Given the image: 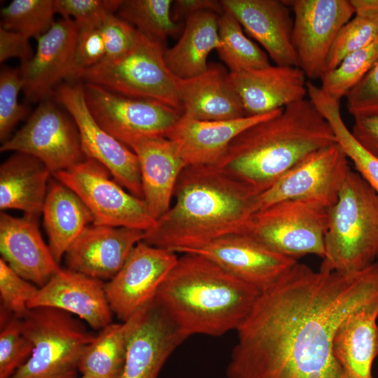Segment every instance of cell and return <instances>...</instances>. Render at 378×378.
Wrapping results in <instances>:
<instances>
[{
	"label": "cell",
	"instance_id": "6da1fadb",
	"mask_svg": "<svg viewBox=\"0 0 378 378\" xmlns=\"http://www.w3.org/2000/svg\"><path fill=\"white\" fill-rule=\"evenodd\" d=\"M378 300V261L358 272L296 262L237 329L228 378H346L332 351L351 312Z\"/></svg>",
	"mask_w": 378,
	"mask_h": 378
},
{
	"label": "cell",
	"instance_id": "7a4b0ae2",
	"mask_svg": "<svg viewBox=\"0 0 378 378\" xmlns=\"http://www.w3.org/2000/svg\"><path fill=\"white\" fill-rule=\"evenodd\" d=\"M259 193L217 166L181 172L169 209L144 232L143 241L176 253L242 232Z\"/></svg>",
	"mask_w": 378,
	"mask_h": 378
},
{
	"label": "cell",
	"instance_id": "3957f363",
	"mask_svg": "<svg viewBox=\"0 0 378 378\" xmlns=\"http://www.w3.org/2000/svg\"><path fill=\"white\" fill-rule=\"evenodd\" d=\"M182 254L154 300L187 338L237 330L261 292L205 257Z\"/></svg>",
	"mask_w": 378,
	"mask_h": 378
},
{
	"label": "cell",
	"instance_id": "277c9868",
	"mask_svg": "<svg viewBox=\"0 0 378 378\" xmlns=\"http://www.w3.org/2000/svg\"><path fill=\"white\" fill-rule=\"evenodd\" d=\"M335 143L328 122L304 99L241 132L217 167L260 194L305 157Z\"/></svg>",
	"mask_w": 378,
	"mask_h": 378
},
{
	"label": "cell",
	"instance_id": "5b68a950",
	"mask_svg": "<svg viewBox=\"0 0 378 378\" xmlns=\"http://www.w3.org/2000/svg\"><path fill=\"white\" fill-rule=\"evenodd\" d=\"M321 268L352 274L378 261V194L350 169L328 210Z\"/></svg>",
	"mask_w": 378,
	"mask_h": 378
},
{
	"label": "cell",
	"instance_id": "8992f818",
	"mask_svg": "<svg viewBox=\"0 0 378 378\" xmlns=\"http://www.w3.org/2000/svg\"><path fill=\"white\" fill-rule=\"evenodd\" d=\"M33 351L10 378H76L81 356L95 335L71 314L52 307L30 309L21 318Z\"/></svg>",
	"mask_w": 378,
	"mask_h": 378
},
{
	"label": "cell",
	"instance_id": "52a82bcc",
	"mask_svg": "<svg viewBox=\"0 0 378 378\" xmlns=\"http://www.w3.org/2000/svg\"><path fill=\"white\" fill-rule=\"evenodd\" d=\"M164 51L163 43L138 31L129 52L103 59L79 78L122 95L159 102L182 114L177 78L168 69Z\"/></svg>",
	"mask_w": 378,
	"mask_h": 378
},
{
	"label": "cell",
	"instance_id": "ba28073f",
	"mask_svg": "<svg viewBox=\"0 0 378 378\" xmlns=\"http://www.w3.org/2000/svg\"><path fill=\"white\" fill-rule=\"evenodd\" d=\"M328 210L311 200L280 201L254 213L241 233L296 260L307 255L323 258Z\"/></svg>",
	"mask_w": 378,
	"mask_h": 378
},
{
	"label": "cell",
	"instance_id": "9c48e42d",
	"mask_svg": "<svg viewBox=\"0 0 378 378\" xmlns=\"http://www.w3.org/2000/svg\"><path fill=\"white\" fill-rule=\"evenodd\" d=\"M52 176L80 198L93 216L92 224L146 231L155 223L144 200L128 192L94 160L85 158Z\"/></svg>",
	"mask_w": 378,
	"mask_h": 378
},
{
	"label": "cell",
	"instance_id": "30bf717a",
	"mask_svg": "<svg viewBox=\"0 0 378 378\" xmlns=\"http://www.w3.org/2000/svg\"><path fill=\"white\" fill-rule=\"evenodd\" d=\"M85 98L97 122L125 144L143 136H165L181 113L159 102L131 97L85 83Z\"/></svg>",
	"mask_w": 378,
	"mask_h": 378
},
{
	"label": "cell",
	"instance_id": "8fae6325",
	"mask_svg": "<svg viewBox=\"0 0 378 378\" xmlns=\"http://www.w3.org/2000/svg\"><path fill=\"white\" fill-rule=\"evenodd\" d=\"M0 150L31 155L41 160L52 176L85 159L73 118L48 99L39 104L20 130L1 144Z\"/></svg>",
	"mask_w": 378,
	"mask_h": 378
},
{
	"label": "cell",
	"instance_id": "7c38bea8",
	"mask_svg": "<svg viewBox=\"0 0 378 378\" xmlns=\"http://www.w3.org/2000/svg\"><path fill=\"white\" fill-rule=\"evenodd\" d=\"M350 169L349 159L337 143L314 151L258 195L256 211L288 200H314L330 209Z\"/></svg>",
	"mask_w": 378,
	"mask_h": 378
},
{
	"label": "cell",
	"instance_id": "4fadbf2b",
	"mask_svg": "<svg viewBox=\"0 0 378 378\" xmlns=\"http://www.w3.org/2000/svg\"><path fill=\"white\" fill-rule=\"evenodd\" d=\"M55 95L76 125L85 158L105 166L120 185L143 200L141 173L135 153L97 122L88 107L83 85L64 84L57 88Z\"/></svg>",
	"mask_w": 378,
	"mask_h": 378
},
{
	"label": "cell",
	"instance_id": "5bb4252c",
	"mask_svg": "<svg viewBox=\"0 0 378 378\" xmlns=\"http://www.w3.org/2000/svg\"><path fill=\"white\" fill-rule=\"evenodd\" d=\"M285 2L293 13L292 41L298 67L308 78L321 79L338 31L355 14L351 0Z\"/></svg>",
	"mask_w": 378,
	"mask_h": 378
},
{
	"label": "cell",
	"instance_id": "9a60e30c",
	"mask_svg": "<svg viewBox=\"0 0 378 378\" xmlns=\"http://www.w3.org/2000/svg\"><path fill=\"white\" fill-rule=\"evenodd\" d=\"M176 253L139 241L104 289L110 307L122 322L153 300L178 260Z\"/></svg>",
	"mask_w": 378,
	"mask_h": 378
},
{
	"label": "cell",
	"instance_id": "2e32d148",
	"mask_svg": "<svg viewBox=\"0 0 378 378\" xmlns=\"http://www.w3.org/2000/svg\"><path fill=\"white\" fill-rule=\"evenodd\" d=\"M188 253L208 258L261 293L275 285L298 262L243 233L220 237L185 253Z\"/></svg>",
	"mask_w": 378,
	"mask_h": 378
},
{
	"label": "cell",
	"instance_id": "e0dca14e",
	"mask_svg": "<svg viewBox=\"0 0 378 378\" xmlns=\"http://www.w3.org/2000/svg\"><path fill=\"white\" fill-rule=\"evenodd\" d=\"M144 232L91 224L66 251L67 269L109 281L121 269L135 246L143 240Z\"/></svg>",
	"mask_w": 378,
	"mask_h": 378
},
{
	"label": "cell",
	"instance_id": "ac0fdd59",
	"mask_svg": "<svg viewBox=\"0 0 378 378\" xmlns=\"http://www.w3.org/2000/svg\"><path fill=\"white\" fill-rule=\"evenodd\" d=\"M78 26L62 18L37 39L32 57L19 69L22 90L30 102L47 97L62 79H74L73 61Z\"/></svg>",
	"mask_w": 378,
	"mask_h": 378
},
{
	"label": "cell",
	"instance_id": "d6986e66",
	"mask_svg": "<svg viewBox=\"0 0 378 378\" xmlns=\"http://www.w3.org/2000/svg\"><path fill=\"white\" fill-rule=\"evenodd\" d=\"M104 286L102 280L61 269L38 288L27 307L56 308L77 315L92 328L100 330L111 323L113 314Z\"/></svg>",
	"mask_w": 378,
	"mask_h": 378
},
{
	"label": "cell",
	"instance_id": "ffe728a7",
	"mask_svg": "<svg viewBox=\"0 0 378 378\" xmlns=\"http://www.w3.org/2000/svg\"><path fill=\"white\" fill-rule=\"evenodd\" d=\"M242 28L265 50L279 66H298L293 45V15L285 1L220 0Z\"/></svg>",
	"mask_w": 378,
	"mask_h": 378
},
{
	"label": "cell",
	"instance_id": "44dd1931",
	"mask_svg": "<svg viewBox=\"0 0 378 378\" xmlns=\"http://www.w3.org/2000/svg\"><path fill=\"white\" fill-rule=\"evenodd\" d=\"M38 217L1 211L0 252L14 272L41 288L62 268L41 237Z\"/></svg>",
	"mask_w": 378,
	"mask_h": 378
},
{
	"label": "cell",
	"instance_id": "7402d4cb",
	"mask_svg": "<svg viewBox=\"0 0 378 378\" xmlns=\"http://www.w3.org/2000/svg\"><path fill=\"white\" fill-rule=\"evenodd\" d=\"M186 339L153 299L130 337L119 378H158L169 357Z\"/></svg>",
	"mask_w": 378,
	"mask_h": 378
},
{
	"label": "cell",
	"instance_id": "603a6c76",
	"mask_svg": "<svg viewBox=\"0 0 378 378\" xmlns=\"http://www.w3.org/2000/svg\"><path fill=\"white\" fill-rule=\"evenodd\" d=\"M283 108L227 120H197L181 115L166 137L177 147L186 166H218L241 132Z\"/></svg>",
	"mask_w": 378,
	"mask_h": 378
},
{
	"label": "cell",
	"instance_id": "cb8c5ba5",
	"mask_svg": "<svg viewBox=\"0 0 378 378\" xmlns=\"http://www.w3.org/2000/svg\"><path fill=\"white\" fill-rule=\"evenodd\" d=\"M136 155L143 200L156 220L170 208L178 178L186 167L176 146L165 136H143L125 143Z\"/></svg>",
	"mask_w": 378,
	"mask_h": 378
},
{
	"label": "cell",
	"instance_id": "d4e9b609",
	"mask_svg": "<svg viewBox=\"0 0 378 378\" xmlns=\"http://www.w3.org/2000/svg\"><path fill=\"white\" fill-rule=\"evenodd\" d=\"M230 76L246 115L267 114L307 96L306 76L298 66L270 64Z\"/></svg>",
	"mask_w": 378,
	"mask_h": 378
},
{
	"label": "cell",
	"instance_id": "484cf974",
	"mask_svg": "<svg viewBox=\"0 0 378 378\" xmlns=\"http://www.w3.org/2000/svg\"><path fill=\"white\" fill-rule=\"evenodd\" d=\"M181 115L197 120H227L247 116L230 72L220 64L192 78H177Z\"/></svg>",
	"mask_w": 378,
	"mask_h": 378
},
{
	"label": "cell",
	"instance_id": "4316f807",
	"mask_svg": "<svg viewBox=\"0 0 378 378\" xmlns=\"http://www.w3.org/2000/svg\"><path fill=\"white\" fill-rule=\"evenodd\" d=\"M378 300L349 314L332 340L333 355L346 378H374L372 363L378 355Z\"/></svg>",
	"mask_w": 378,
	"mask_h": 378
},
{
	"label": "cell",
	"instance_id": "83f0119b",
	"mask_svg": "<svg viewBox=\"0 0 378 378\" xmlns=\"http://www.w3.org/2000/svg\"><path fill=\"white\" fill-rule=\"evenodd\" d=\"M52 173L36 158L15 152L0 166V209H18L38 216Z\"/></svg>",
	"mask_w": 378,
	"mask_h": 378
},
{
	"label": "cell",
	"instance_id": "f1b7e54d",
	"mask_svg": "<svg viewBox=\"0 0 378 378\" xmlns=\"http://www.w3.org/2000/svg\"><path fill=\"white\" fill-rule=\"evenodd\" d=\"M41 214L49 248L59 263L93 216L80 198L67 186L50 180Z\"/></svg>",
	"mask_w": 378,
	"mask_h": 378
},
{
	"label": "cell",
	"instance_id": "f546056e",
	"mask_svg": "<svg viewBox=\"0 0 378 378\" xmlns=\"http://www.w3.org/2000/svg\"><path fill=\"white\" fill-rule=\"evenodd\" d=\"M219 17L212 11H202L190 16L185 21L178 41L164 48L165 63L176 78L187 79L206 70L209 53L220 46Z\"/></svg>",
	"mask_w": 378,
	"mask_h": 378
},
{
	"label": "cell",
	"instance_id": "4dcf8cb0",
	"mask_svg": "<svg viewBox=\"0 0 378 378\" xmlns=\"http://www.w3.org/2000/svg\"><path fill=\"white\" fill-rule=\"evenodd\" d=\"M147 304L122 323H110L95 335L81 356L78 370L94 378H119L130 337L140 322Z\"/></svg>",
	"mask_w": 378,
	"mask_h": 378
},
{
	"label": "cell",
	"instance_id": "1f68e13d",
	"mask_svg": "<svg viewBox=\"0 0 378 378\" xmlns=\"http://www.w3.org/2000/svg\"><path fill=\"white\" fill-rule=\"evenodd\" d=\"M307 97L331 126L341 146L356 171L378 194V159L366 150L353 136L340 113V102L327 95L320 87L307 82Z\"/></svg>",
	"mask_w": 378,
	"mask_h": 378
},
{
	"label": "cell",
	"instance_id": "d6a6232c",
	"mask_svg": "<svg viewBox=\"0 0 378 378\" xmlns=\"http://www.w3.org/2000/svg\"><path fill=\"white\" fill-rule=\"evenodd\" d=\"M220 46L217 51L220 59L235 73L270 65L267 54L249 39L237 20L224 10L218 20Z\"/></svg>",
	"mask_w": 378,
	"mask_h": 378
},
{
	"label": "cell",
	"instance_id": "836d02e7",
	"mask_svg": "<svg viewBox=\"0 0 378 378\" xmlns=\"http://www.w3.org/2000/svg\"><path fill=\"white\" fill-rule=\"evenodd\" d=\"M171 0H125L116 15L137 31L161 43L169 36L178 34L180 24L171 15Z\"/></svg>",
	"mask_w": 378,
	"mask_h": 378
},
{
	"label": "cell",
	"instance_id": "e575fe53",
	"mask_svg": "<svg viewBox=\"0 0 378 378\" xmlns=\"http://www.w3.org/2000/svg\"><path fill=\"white\" fill-rule=\"evenodd\" d=\"M55 0H13L1 10V27L38 38L55 22Z\"/></svg>",
	"mask_w": 378,
	"mask_h": 378
},
{
	"label": "cell",
	"instance_id": "d590c367",
	"mask_svg": "<svg viewBox=\"0 0 378 378\" xmlns=\"http://www.w3.org/2000/svg\"><path fill=\"white\" fill-rule=\"evenodd\" d=\"M378 59V36L369 45L345 57L334 69L321 78V89L340 102L363 78Z\"/></svg>",
	"mask_w": 378,
	"mask_h": 378
},
{
	"label": "cell",
	"instance_id": "8d00e7d4",
	"mask_svg": "<svg viewBox=\"0 0 378 378\" xmlns=\"http://www.w3.org/2000/svg\"><path fill=\"white\" fill-rule=\"evenodd\" d=\"M378 36V18L355 14L338 31L330 50L325 73L336 68L350 53L372 43Z\"/></svg>",
	"mask_w": 378,
	"mask_h": 378
},
{
	"label": "cell",
	"instance_id": "74e56055",
	"mask_svg": "<svg viewBox=\"0 0 378 378\" xmlns=\"http://www.w3.org/2000/svg\"><path fill=\"white\" fill-rule=\"evenodd\" d=\"M1 313L0 378H10L30 357L33 346L22 329L21 318Z\"/></svg>",
	"mask_w": 378,
	"mask_h": 378
},
{
	"label": "cell",
	"instance_id": "f35d334b",
	"mask_svg": "<svg viewBox=\"0 0 378 378\" xmlns=\"http://www.w3.org/2000/svg\"><path fill=\"white\" fill-rule=\"evenodd\" d=\"M22 90L19 69L4 67L0 73V141L1 144L10 137L14 127L27 113L26 106L18 102V97Z\"/></svg>",
	"mask_w": 378,
	"mask_h": 378
},
{
	"label": "cell",
	"instance_id": "ab89813d",
	"mask_svg": "<svg viewBox=\"0 0 378 378\" xmlns=\"http://www.w3.org/2000/svg\"><path fill=\"white\" fill-rule=\"evenodd\" d=\"M38 288L14 272L0 258V296L3 310L22 318L28 313V302Z\"/></svg>",
	"mask_w": 378,
	"mask_h": 378
},
{
	"label": "cell",
	"instance_id": "60d3db41",
	"mask_svg": "<svg viewBox=\"0 0 378 378\" xmlns=\"http://www.w3.org/2000/svg\"><path fill=\"white\" fill-rule=\"evenodd\" d=\"M122 0H55L56 13L71 19L78 27H99L111 14L118 10Z\"/></svg>",
	"mask_w": 378,
	"mask_h": 378
},
{
	"label": "cell",
	"instance_id": "b9f144b4",
	"mask_svg": "<svg viewBox=\"0 0 378 378\" xmlns=\"http://www.w3.org/2000/svg\"><path fill=\"white\" fill-rule=\"evenodd\" d=\"M105 55L99 27H78L73 61L74 79L79 78L84 71L101 62Z\"/></svg>",
	"mask_w": 378,
	"mask_h": 378
},
{
	"label": "cell",
	"instance_id": "7bdbcfd3",
	"mask_svg": "<svg viewBox=\"0 0 378 378\" xmlns=\"http://www.w3.org/2000/svg\"><path fill=\"white\" fill-rule=\"evenodd\" d=\"M345 97L354 118L378 115V59Z\"/></svg>",
	"mask_w": 378,
	"mask_h": 378
},
{
	"label": "cell",
	"instance_id": "ee69618b",
	"mask_svg": "<svg viewBox=\"0 0 378 378\" xmlns=\"http://www.w3.org/2000/svg\"><path fill=\"white\" fill-rule=\"evenodd\" d=\"M106 55L104 59H116L125 55L134 46L137 29L115 14L109 15L99 27Z\"/></svg>",
	"mask_w": 378,
	"mask_h": 378
},
{
	"label": "cell",
	"instance_id": "f6af8a7d",
	"mask_svg": "<svg viewBox=\"0 0 378 378\" xmlns=\"http://www.w3.org/2000/svg\"><path fill=\"white\" fill-rule=\"evenodd\" d=\"M29 38L0 27V62L2 63L10 58H19L21 63L30 59L33 56Z\"/></svg>",
	"mask_w": 378,
	"mask_h": 378
},
{
	"label": "cell",
	"instance_id": "bcb514c9",
	"mask_svg": "<svg viewBox=\"0 0 378 378\" xmlns=\"http://www.w3.org/2000/svg\"><path fill=\"white\" fill-rule=\"evenodd\" d=\"M351 132L366 150L378 159V115L354 118Z\"/></svg>",
	"mask_w": 378,
	"mask_h": 378
},
{
	"label": "cell",
	"instance_id": "7dc6e473",
	"mask_svg": "<svg viewBox=\"0 0 378 378\" xmlns=\"http://www.w3.org/2000/svg\"><path fill=\"white\" fill-rule=\"evenodd\" d=\"M202 11H212L218 15L224 12L220 1L216 0H176L173 1L171 8L172 20L180 22Z\"/></svg>",
	"mask_w": 378,
	"mask_h": 378
},
{
	"label": "cell",
	"instance_id": "c3c4849f",
	"mask_svg": "<svg viewBox=\"0 0 378 378\" xmlns=\"http://www.w3.org/2000/svg\"><path fill=\"white\" fill-rule=\"evenodd\" d=\"M351 2L355 14L378 18V0H351Z\"/></svg>",
	"mask_w": 378,
	"mask_h": 378
},
{
	"label": "cell",
	"instance_id": "681fc988",
	"mask_svg": "<svg viewBox=\"0 0 378 378\" xmlns=\"http://www.w3.org/2000/svg\"><path fill=\"white\" fill-rule=\"evenodd\" d=\"M80 378H94V377H91L86 376V375H82V377Z\"/></svg>",
	"mask_w": 378,
	"mask_h": 378
}]
</instances>
